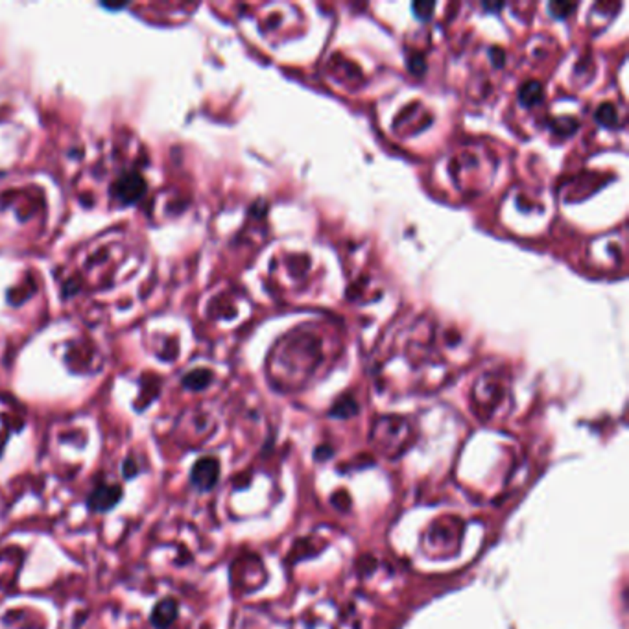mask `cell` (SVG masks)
Masks as SVG:
<instances>
[{"instance_id": "obj_1", "label": "cell", "mask_w": 629, "mask_h": 629, "mask_svg": "<svg viewBox=\"0 0 629 629\" xmlns=\"http://www.w3.org/2000/svg\"><path fill=\"white\" fill-rule=\"evenodd\" d=\"M218 474H220V465H218L216 458H201L192 467L190 480L196 488L207 491V489L214 488V483L218 482Z\"/></svg>"}, {"instance_id": "obj_2", "label": "cell", "mask_w": 629, "mask_h": 629, "mask_svg": "<svg viewBox=\"0 0 629 629\" xmlns=\"http://www.w3.org/2000/svg\"><path fill=\"white\" fill-rule=\"evenodd\" d=\"M120 499H122V489L119 485H100L89 494L87 506L89 510L100 513V511H109L114 508Z\"/></svg>"}, {"instance_id": "obj_3", "label": "cell", "mask_w": 629, "mask_h": 629, "mask_svg": "<svg viewBox=\"0 0 629 629\" xmlns=\"http://www.w3.org/2000/svg\"><path fill=\"white\" fill-rule=\"evenodd\" d=\"M178 619V602L172 598H166L153 608L152 624L155 629H166Z\"/></svg>"}, {"instance_id": "obj_4", "label": "cell", "mask_w": 629, "mask_h": 629, "mask_svg": "<svg viewBox=\"0 0 629 629\" xmlns=\"http://www.w3.org/2000/svg\"><path fill=\"white\" fill-rule=\"evenodd\" d=\"M209 382V374L207 373H194L189 374L187 379H184V384L189 386V388H194V390H200L203 386Z\"/></svg>"}, {"instance_id": "obj_5", "label": "cell", "mask_w": 629, "mask_h": 629, "mask_svg": "<svg viewBox=\"0 0 629 629\" xmlns=\"http://www.w3.org/2000/svg\"><path fill=\"white\" fill-rule=\"evenodd\" d=\"M539 96H541V87H539L537 83H530V85L524 87V91H522V98H524L528 103L535 102Z\"/></svg>"}]
</instances>
